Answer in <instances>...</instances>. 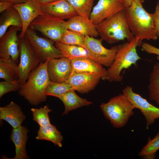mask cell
Here are the masks:
<instances>
[{
  "label": "cell",
  "instance_id": "7",
  "mask_svg": "<svg viewBox=\"0 0 159 159\" xmlns=\"http://www.w3.org/2000/svg\"><path fill=\"white\" fill-rule=\"evenodd\" d=\"M19 39L20 59L17 71L18 78L22 86L30 73L42 61L28 40L25 37Z\"/></svg>",
  "mask_w": 159,
  "mask_h": 159
},
{
  "label": "cell",
  "instance_id": "8",
  "mask_svg": "<svg viewBox=\"0 0 159 159\" xmlns=\"http://www.w3.org/2000/svg\"><path fill=\"white\" fill-rule=\"evenodd\" d=\"M103 39L85 36V48L86 50L88 57L98 63L109 67L113 63L118 50L117 46L110 49L104 47L102 44Z\"/></svg>",
  "mask_w": 159,
  "mask_h": 159
},
{
  "label": "cell",
  "instance_id": "30",
  "mask_svg": "<svg viewBox=\"0 0 159 159\" xmlns=\"http://www.w3.org/2000/svg\"><path fill=\"white\" fill-rule=\"evenodd\" d=\"M159 150V132L152 139L148 138L147 144L139 153V155L148 159H154L156 152Z\"/></svg>",
  "mask_w": 159,
  "mask_h": 159
},
{
  "label": "cell",
  "instance_id": "14",
  "mask_svg": "<svg viewBox=\"0 0 159 159\" xmlns=\"http://www.w3.org/2000/svg\"><path fill=\"white\" fill-rule=\"evenodd\" d=\"M13 6L18 11L21 19L22 26L19 37L22 38L32 21L43 13L41 5L38 0H27L24 3L14 4Z\"/></svg>",
  "mask_w": 159,
  "mask_h": 159
},
{
  "label": "cell",
  "instance_id": "28",
  "mask_svg": "<svg viewBox=\"0 0 159 159\" xmlns=\"http://www.w3.org/2000/svg\"><path fill=\"white\" fill-rule=\"evenodd\" d=\"M73 90L71 85L67 82L57 83L50 82L47 87L45 94L58 98L62 95Z\"/></svg>",
  "mask_w": 159,
  "mask_h": 159
},
{
  "label": "cell",
  "instance_id": "24",
  "mask_svg": "<svg viewBox=\"0 0 159 159\" xmlns=\"http://www.w3.org/2000/svg\"><path fill=\"white\" fill-rule=\"evenodd\" d=\"M55 46L61 52L64 57L71 60L73 59L88 57L86 50L84 47L76 45L55 42Z\"/></svg>",
  "mask_w": 159,
  "mask_h": 159
},
{
  "label": "cell",
  "instance_id": "11",
  "mask_svg": "<svg viewBox=\"0 0 159 159\" xmlns=\"http://www.w3.org/2000/svg\"><path fill=\"white\" fill-rule=\"evenodd\" d=\"M122 94L133 104L135 108L139 109L144 116L146 122V128L159 118V108L151 104L140 95L135 92L133 88L126 86L122 90Z\"/></svg>",
  "mask_w": 159,
  "mask_h": 159
},
{
  "label": "cell",
  "instance_id": "15",
  "mask_svg": "<svg viewBox=\"0 0 159 159\" xmlns=\"http://www.w3.org/2000/svg\"><path fill=\"white\" fill-rule=\"evenodd\" d=\"M102 78V75L98 73L72 71L67 82L71 85L73 90L85 93L93 90Z\"/></svg>",
  "mask_w": 159,
  "mask_h": 159
},
{
  "label": "cell",
  "instance_id": "33",
  "mask_svg": "<svg viewBox=\"0 0 159 159\" xmlns=\"http://www.w3.org/2000/svg\"><path fill=\"white\" fill-rule=\"evenodd\" d=\"M141 46L143 51L149 54L157 55L156 58L157 60H159V48L146 42L143 43Z\"/></svg>",
  "mask_w": 159,
  "mask_h": 159
},
{
  "label": "cell",
  "instance_id": "37",
  "mask_svg": "<svg viewBox=\"0 0 159 159\" xmlns=\"http://www.w3.org/2000/svg\"><path fill=\"white\" fill-rule=\"evenodd\" d=\"M27 1V0H0V2L9 1L15 4L23 3Z\"/></svg>",
  "mask_w": 159,
  "mask_h": 159
},
{
  "label": "cell",
  "instance_id": "26",
  "mask_svg": "<svg viewBox=\"0 0 159 159\" xmlns=\"http://www.w3.org/2000/svg\"><path fill=\"white\" fill-rule=\"evenodd\" d=\"M77 15L90 18L95 0H67Z\"/></svg>",
  "mask_w": 159,
  "mask_h": 159
},
{
  "label": "cell",
  "instance_id": "1",
  "mask_svg": "<svg viewBox=\"0 0 159 159\" xmlns=\"http://www.w3.org/2000/svg\"><path fill=\"white\" fill-rule=\"evenodd\" d=\"M125 11L129 27L135 37L141 42L144 39H158L153 14L146 11L142 4L133 2Z\"/></svg>",
  "mask_w": 159,
  "mask_h": 159
},
{
  "label": "cell",
  "instance_id": "20",
  "mask_svg": "<svg viewBox=\"0 0 159 159\" xmlns=\"http://www.w3.org/2000/svg\"><path fill=\"white\" fill-rule=\"evenodd\" d=\"M71 62L72 71L98 73L102 75V80H106L107 70L102 65L88 57L74 59Z\"/></svg>",
  "mask_w": 159,
  "mask_h": 159
},
{
  "label": "cell",
  "instance_id": "21",
  "mask_svg": "<svg viewBox=\"0 0 159 159\" xmlns=\"http://www.w3.org/2000/svg\"><path fill=\"white\" fill-rule=\"evenodd\" d=\"M0 17V38L5 34L8 28L13 26L22 28L21 16L13 6L1 13Z\"/></svg>",
  "mask_w": 159,
  "mask_h": 159
},
{
  "label": "cell",
  "instance_id": "5",
  "mask_svg": "<svg viewBox=\"0 0 159 159\" xmlns=\"http://www.w3.org/2000/svg\"><path fill=\"white\" fill-rule=\"evenodd\" d=\"M100 108L105 117L116 128L123 127L134 114L135 109L131 101L123 94L101 104Z\"/></svg>",
  "mask_w": 159,
  "mask_h": 159
},
{
  "label": "cell",
  "instance_id": "25",
  "mask_svg": "<svg viewBox=\"0 0 159 159\" xmlns=\"http://www.w3.org/2000/svg\"><path fill=\"white\" fill-rule=\"evenodd\" d=\"M149 97L159 106V63L153 66L149 77L148 86Z\"/></svg>",
  "mask_w": 159,
  "mask_h": 159
},
{
  "label": "cell",
  "instance_id": "13",
  "mask_svg": "<svg viewBox=\"0 0 159 159\" xmlns=\"http://www.w3.org/2000/svg\"><path fill=\"white\" fill-rule=\"evenodd\" d=\"M47 71L51 82H67L72 71L71 60L64 57L49 59L47 60Z\"/></svg>",
  "mask_w": 159,
  "mask_h": 159
},
{
  "label": "cell",
  "instance_id": "16",
  "mask_svg": "<svg viewBox=\"0 0 159 159\" xmlns=\"http://www.w3.org/2000/svg\"><path fill=\"white\" fill-rule=\"evenodd\" d=\"M41 9L44 13L64 20L77 15L67 0H59L42 5Z\"/></svg>",
  "mask_w": 159,
  "mask_h": 159
},
{
  "label": "cell",
  "instance_id": "35",
  "mask_svg": "<svg viewBox=\"0 0 159 159\" xmlns=\"http://www.w3.org/2000/svg\"><path fill=\"white\" fill-rule=\"evenodd\" d=\"M14 4L9 1L0 2V13L2 12L13 6Z\"/></svg>",
  "mask_w": 159,
  "mask_h": 159
},
{
  "label": "cell",
  "instance_id": "6",
  "mask_svg": "<svg viewBox=\"0 0 159 159\" xmlns=\"http://www.w3.org/2000/svg\"><path fill=\"white\" fill-rule=\"evenodd\" d=\"M29 27L39 32L55 42H59L62 34L67 29V22L43 13L32 21Z\"/></svg>",
  "mask_w": 159,
  "mask_h": 159
},
{
  "label": "cell",
  "instance_id": "23",
  "mask_svg": "<svg viewBox=\"0 0 159 159\" xmlns=\"http://www.w3.org/2000/svg\"><path fill=\"white\" fill-rule=\"evenodd\" d=\"M36 138L37 140L49 141L60 148L62 146L63 138L61 133L54 125L51 124L39 126Z\"/></svg>",
  "mask_w": 159,
  "mask_h": 159
},
{
  "label": "cell",
  "instance_id": "29",
  "mask_svg": "<svg viewBox=\"0 0 159 159\" xmlns=\"http://www.w3.org/2000/svg\"><path fill=\"white\" fill-rule=\"evenodd\" d=\"M17 65L13 62L0 60V78L7 81L18 79Z\"/></svg>",
  "mask_w": 159,
  "mask_h": 159
},
{
  "label": "cell",
  "instance_id": "17",
  "mask_svg": "<svg viewBox=\"0 0 159 159\" xmlns=\"http://www.w3.org/2000/svg\"><path fill=\"white\" fill-rule=\"evenodd\" d=\"M67 22V29L85 36L95 38L99 35L96 25L94 24L90 18L77 15L68 19Z\"/></svg>",
  "mask_w": 159,
  "mask_h": 159
},
{
  "label": "cell",
  "instance_id": "22",
  "mask_svg": "<svg viewBox=\"0 0 159 159\" xmlns=\"http://www.w3.org/2000/svg\"><path fill=\"white\" fill-rule=\"evenodd\" d=\"M58 98L62 102L64 106V110L62 115L67 114L72 110L88 106L92 103L86 99L79 97L74 90H70Z\"/></svg>",
  "mask_w": 159,
  "mask_h": 159
},
{
  "label": "cell",
  "instance_id": "27",
  "mask_svg": "<svg viewBox=\"0 0 159 159\" xmlns=\"http://www.w3.org/2000/svg\"><path fill=\"white\" fill-rule=\"evenodd\" d=\"M85 36L79 33L67 29L62 34L59 42L67 44L77 45L85 48Z\"/></svg>",
  "mask_w": 159,
  "mask_h": 159
},
{
  "label": "cell",
  "instance_id": "3",
  "mask_svg": "<svg viewBox=\"0 0 159 159\" xmlns=\"http://www.w3.org/2000/svg\"><path fill=\"white\" fill-rule=\"evenodd\" d=\"M142 42L135 37L130 41L118 46L115 59L111 65L107 70L106 80L110 82H120L122 79L121 73L136 64L141 58L138 54L137 47Z\"/></svg>",
  "mask_w": 159,
  "mask_h": 159
},
{
  "label": "cell",
  "instance_id": "4",
  "mask_svg": "<svg viewBox=\"0 0 159 159\" xmlns=\"http://www.w3.org/2000/svg\"><path fill=\"white\" fill-rule=\"evenodd\" d=\"M96 28L101 38L111 44L126 39L129 41L135 37L129 27L125 9L96 25Z\"/></svg>",
  "mask_w": 159,
  "mask_h": 159
},
{
  "label": "cell",
  "instance_id": "32",
  "mask_svg": "<svg viewBox=\"0 0 159 159\" xmlns=\"http://www.w3.org/2000/svg\"><path fill=\"white\" fill-rule=\"evenodd\" d=\"M22 85L18 79L0 82V98L8 92L19 91Z\"/></svg>",
  "mask_w": 159,
  "mask_h": 159
},
{
  "label": "cell",
  "instance_id": "2",
  "mask_svg": "<svg viewBox=\"0 0 159 159\" xmlns=\"http://www.w3.org/2000/svg\"><path fill=\"white\" fill-rule=\"evenodd\" d=\"M47 60L42 62L30 73L19 91V94L31 105H37L46 100V89L51 82L47 71Z\"/></svg>",
  "mask_w": 159,
  "mask_h": 159
},
{
  "label": "cell",
  "instance_id": "38",
  "mask_svg": "<svg viewBox=\"0 0 159 159\" xmlns=\"http://www.w3.org/2000/svg\"><path fill=\"white\" fill-rule=\"evenodd\" d=\"M41 4L43 5L54 2L59 0H38Z\"/></svg>",
  "mask_w": 159,
  "mask_h": 159
},
{
  "label": "cell",
  "instance_id": "18",
  "mask_svg": "<svg viewBox=\"0 0 159 159\" xmlns=\"http://www.w3.org/2000/svg\"><path fill=\"white\" fill-rule=\"evenodd\" d=\"M29 130L26 127L21 125L13 128L10 136V139L15 147V155L12 159H28L29 157L26 150Z\"/></svg>",
  "mask_w": 159,
  "mask_h": 159
},
{
  "label": "cell",
  "instance_id": "12",
  "mask_svg": "<svg viewBox=\"0 0 159 159\" xmlns=\"http://www.w3.org/2000/svg\"><path fill=\"white\" fill-rule=\"evenodd\" d=\"M125 8L120 0H98L92 9L90 19L97 25Z\"/></svg>",
  "mask_w": 159,
  "mask_h": 159
},
{
  "label": "cell",
  "instance_id": "19",
  "mask_svg": "<svg viewBox=\"0 0 159 159\" xmlns=\"http://www.w3.org/2000/svg\"><path fill=\"white\" fill-rule=\"evenodd\" d=\"M26 117L21 107L11 101L6 106L0 107V120H4L13 128L21 125Z\"/></svg>",
  "mask_w": 159,
  "mask_h": 159
},
{
  "label": "cell",
  "instance_id": "36",
  "mask_svg": "<svg viewBox=\"0 0 159 159\" xmlns=\"http://www.w3.org/2000/svg\"><path fill=\"white\" fill-rule=\"evenodd\" d=\"M123 6L125 7L130 6L133 2L143 4L144 2V0H120Z\"/></svg>",
  "mask_w": 159,
  "mask_h": 159
},
{
  "label": "cell",
  "instance_id": "31",
  "mask_svg": "<svg viewBox=\"0 0 159 159\" xmlns=\"http://www.w3.org/2000/svg\"><path fill=\"white\" fill-rule=\"evenodd\" d=\"M33 120L36 122L39 126H43L51 124L49 113L52 111L48 105H46L39 108H32L31 109Z\"/></svg>",
  "mask_w": 159,
  "mask_h": 159
},
{
  "label": "cell",
  "instance_id": "10",
  "mask_svg": "<svg viewBox=\"0 0 159 159\" xmlns=\"http://www.w3.org/2000/svg\"><path fill=\"white\" fill-rule=\"evenodd\" d=\"M21 28L12 26L0 38V60L18 65L20 56V39L18 32Z\"/></svg>",
  "mask_w": 159,
  "mask_h": 159
},
{
  "label": "cell",
  "instance_id": "34",
  "mask_svg": "<svg viewBox=\"0 0 159 159\" xmlns=\"http://www.w3.org/2000/svg\"><path fill=\"white\" fill-rule=\"evenodd\" d=\"M153 14L155 21L156 34L157 37H159V3L158 1H157L155 11Z\"/></svg>",
  "mask_w": 159,
  "mask_h": 159
},
{
  "label": "cell",
  "instance_id": "9",
  "mask_svg": "<svg viewBox=\"0 0 159 159\" xmlns=\"http://www.w3.org/2000/svg\"><path fill=\"white\" fill-rule=\"evenodd\" d=\"M24 37L28 40L42 62L64 57L61 52L54 45L55 42L39 36L35 31L30 27L26 30Z\"/></svg>",
  "mask_w": 159,
  "mask_h": 159
}]
</instances>
